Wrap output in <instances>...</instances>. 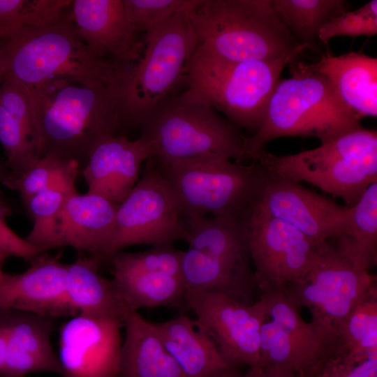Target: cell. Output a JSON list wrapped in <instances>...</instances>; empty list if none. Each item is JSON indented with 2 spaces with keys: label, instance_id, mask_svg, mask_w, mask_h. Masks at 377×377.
Segmentation results:
<instances>
[{
  "label": "cell",
  "instance_id": "cell-10",
  "mask_svg": "<svg viewBox=\"0 0 377 377\" xmlns=\"http://www.w3.org/2000/svg\"><path fill=\"white\" fill-rule=\"evenodd\" d=\"M192 9L177 13L163 27L145 35L141 57L131 68L124 125L141 127L152 110L185 79L186 65L198 45L190 18Z\"/></svg>",
  "mask_w": 377,
  "mask_h": 377
},
{
  "label": "cell",
  "instance_id": "cell-13",
  "mask_svg": "<svg viewBox=\"0 0 377 377\" xmlns=\"http://www.w3.org/2000/svg\"><path fill=\"white\" fill-rule=\"evenodd\" d=\"M249 246L260 290L286 291L316 263L320 248L287 222L255 205L246 219Z\"/></svg>",
  "mask_w": 377,
  "mask_h": 377
},
{
  "label": "cell",
  "instance_id": "cell-45",
  "mask_svg": "<svg viewBox=\"0 0 377 377\" xmlns=\"http://www.w3.org/2000/svg\"><path fill=\"white\" fill-rule=\"evenodd\" d=\"M8 171L7 170L6 165H3L0 162V184H2L5 178L8 176Z\"/></svg>",
  "mask_w": 377,
  "mask_h": 377
},
{
  "label": "cell",
  "instance_id": "cell-34",
  "mask_svg": "<svg viewBox=\"0 0 377 377\" xmlns=\"http://www.w3.org/2000/svg\"><path fill=\"white\" fill-rule=\"evenodd\" d=\"M0 143L6 157L9 177L24 172L41 158L38 141L0 104Z\"/></svg>",
  "mask_w": 377,
  "mask_h": 377
},
{
  "label": "cell",
  "instance_id": "cell-32",
  "mask_svg": "<svg viewBox=\"0 0 377 377\" xmlns=\"http://www.w3.org/2000/svg\"><path fill=\"white\" fill-rule=\"evenodd\" d=\"M354 256L369 269L376 263L377 182L350 207L346 236L341 237Z\"/></svg>",
  "mask_w": 377,
  "mask_h": 377
},
{
  "label": "cell",
  "instance_id": "cell-3",
  "mask_svg": "<svg viewBox=\"0 0 377 377\" xmlns=\"http://www.w3.org/2000/svg\"><path fill=\"white\" fill-rule=\"evenodd\" d=\"M293 61L289 64L291 77L279 80L262 126L244 138L245 155L253 161L268 142L279 138L313 137L324 144L362 127L325 76L311 64Z\"/></svg>",
  "mask_w": 377,
  "mask_h": 377
},
{
  "label": "cell",
  "instance_id": "cell-15",
  "mask_svg": "<svg viewBox=\"0 0 377 377\" xmlns=\"http://www.w3.org/2000/svg\"><path fill=\"white\" fill-rule=\"evenodd\" d=\"M255 206L290 224L318 245L348 233L350 207L291 180L269 174Z\"/></svg>",
  "mask_w": 377,
  "mask_h": 377
},
{
  "label": "cell",
  "instance_id": "cell-22",
  "mask_svg": "<svg viewBox=\"0 0 377 377\" xmlns=\"http://www.w3.org/2000/svg\"><path fill=\"white\" fill-rule=\"evenodd\" d=\"M312 68L327 77L341 102L360 119L377 116V59L362 52L330 51Z\"/></svg>",
  "mask_w": 377,
  "mask_h": 377
},
{
  "label": "cell",
  "instance_id": "cell-8",
  "mask_svg": "<svg viewBox=\"0 0 377 377\" xmlns=\"http://www.w3.org/2000/svg\"><path fill=\"white\" fill-rule=\"evenodd\" d=\"M290 56L272 61H230L198 45L186 68L188 88L235 126L254 134L262 126L272 94Z\"/></svg>",
  "mask_w": 377,
  "mask_h": 377
},
{
  "label": "cell",
  "instance_id": "cell-25",
  "mask_svg": "<svg viewBox=\"0 0 377 377\" xmlns=\"http://www.w3.org/2000/svg\"><path fill=\"white\" fill-rule=\"evenodd\" d=\"M181 278L186 289L222 294L251 304L260 290L253 267H246L210 256L193 249L183 251Z\"/></svg>",
  "mask_w": 377,
  "mask_h": 377
},
{
  "label": "cell",
  "instance_id": "cell-17",
  "mask_svg": "<svg viewBox=\"0 0 377 377\" xmlns=\"http://www.w3.org/2000/svg\"><path fill=\"white\" fill-rule=\"evenodd\" d=\"M61 256L40 253L24 272L7 273L0 282V308L52 318L77 315L68 300L66 264Z\"/></svg>",
  "mask_w": 377,
  "mask_h": 377
},
{
  "label": "cell",
  "instance_id": "cell-39",
  "mask_svg": "<svg viewBox=\"0 0 377 377\" xmlns=\"http://www.w3.org/2000/svg\"><path fill=\"white\" fill-rule=\"evenodd\" d=\"M314 377H377V355L357 360L333 354L321 364Z\"/></svg>",
  "mask_w": 377,
  "mask_h": 377
},
{
  "label": "cell",
  "instance_id": "cell-26",
  "mask_svg": "<svg viewBox=\"0 0 377 377\" xmlns=\"http://www.w3.org/2000/svg\"><path fill=\"white\" fill-rule=\"evenodd\" d=\"M101 260L88 256L66 264V294L77 314L119 319L124 322L129 311L112 279L99 272Z\"/></svg>",
  "mask_w": 377,
  "mask_h": 377
},
{
  "label": "cell",
  "instance_id": "cell-35",
  "mask_svg": "<svg viewBox=\"0 0 377 377\" xmlns=\"http://www.w3.org/2000/svg\"><path fill=\"white\" fill-rule=\"evenodd\" d=\"M182 254L183 251L177 250L172 244H163L154 246L142 252L119 251L109 260L113 269L163 274L181 278Z\"/></svg>",
  "mask_w": 377,
  "mask_h": 377
},
{
  "label": "cell",
  "instance_id": "cell-36",
  "mask_svg": "<svg viewBox=\"0 0 377 377\" xmlns=\"http://www.w3.org/2000/svg\"><path fill=\"white\" fill-rule=\"evenodd\" d=\"M200 0H123L128 22L137 31L150 34L177 13L194 8Z\"/></svg>",
  "mask_w": 377,
  "mask_h": 377
},
{
  "label": "cell",
  "instance_id": "cell-11",
  "mask_svg": "<svg viewBox=\"0 0 377 377\" xmlns=\"http://www.w3.org/2000/svg\"><path fill=\"white\" fill-rule=\"evenodd\" d=\"M177 200L151 157L142 176L119 204L105 259L127 246L172 244L186 239L185 221Z\"/></svg>",
  "mask_w": 377,
  "mask_h": 377
},
{
  "label": "cell",
  "instance_id": "cell-27",
  "mask_svg": "<svg viewBox=\"0 0 377 377\" xmlns=\"http://www.w3.org/2000/svg\"><path fill=\"white\" fill-rule=\"evenodd\" d=\"M246 219L187 218L185 241L190 249L237 265L253 267Z\"/></svg>",
  "mask_w": 377,
  "mask_h": 377
},
{
  "label": "cell",
  "instance_id": "cell-12",
  "mask_svg": "<svg viewBox=\"0 0 377 377\" xmlns=\"http://www.w3.org/2000/svg\"><path fill=\"white\" fill-rule=\"evenodd\" d=\"M286 292L260 293L266 313L260 330L258 364L297 377H314L333 354L332 344L313 323L302 318L300 309Z\"/></svg>",
  "mask_w": 377,
  "mask_h": 377
},
{
  "label": "cell",
  "instance_id": "cell-23",
  "mask_svg": "<svg viewBox=\"0 0 377 377\" xmlns=\"http://www.w3.org/2000/svg\"><path fill=\"white\" fill-rule=\"evenodd\" d=\"M154 325L186 377H226L239 369L223 359L213 340L187 315Z\"/></svg>",
  "mask_w": 377,
  "mask_h": 377
},
{
  "label": "cell",
  "instance_id": "cell-43",
  "mask_svg": "<svg viewBox=\"0 0 377 377\" xmlns=\"http://www.w3.org/2000/svg\"><path fill=\"white\" fill-rule=\"evenodd\" d=\"M226 377H297L296 375L283 371L274 369H265L257 364L249 367L244 374L236 370Z\"/></svg>",
  "mask_w": 377,
  "mask_h": 377
},
{
  "label": "cell",
  "instance_id": "cell-6",
  "mask_svg": "<svg viewBox=\"0 0 377 377\" xmlns=\"http://www.w3.org/2000/svg\"><path fill=\"white\" fill-rule=\"evenodd\" d=\"M154 162L187 218L212 214L216 218L246 219L269 177L257 161L244 165L219 157H202L169 163Z\"/></svg>",
  "mask_w": 377,
  "mask_h": 377
},
{
  "label": "cell",
  "instance_id": "cell-31",
  "mask_svg": "<svg viewBox=\"0 0 377 377\" xmlns=\"http://www.w3.org/2000/svg\"><path fill=\"white\" fill-rule=\"evenodd\" d=\"M334 353L357 360L377 355V290L355 308L340 327Z\"/></svg>",
  "mask_w": 377,
  "mask_h": 377
},
{
  "label": "cell",
  "instance_id": "cell-33",
  "mask_svg": "<svg viewBox=\"0 0 377 377\" xmlns=\"http://www.w3.org/2000/svg\"><path fill=\"white\" fill-rule=\"evenodd\" d=\"M71 3V0H0V38L24 27L49 23Z\"/></svg>",
  "mask_w": 377,
  "mask_h": 377
},
{
  "label": "cell",
  "instance_id": "cell-44",
  "mask_svg": "<svg viewBox=\"0 0 377 377\" xmlns=\"http://www.w3.org/2000/svg\"><path fill=\"white\" fill-rule=\"evenodd\" d=\"M8 256L0 252V282L3 280L6 275V272L3 271V264Z\"/></svg>",
  "mask_w": 377,
  "mask_h": 377
},
{
  "label": "cell",
  "instance_id": "cell-41",
  "mask_svg": "<svg viewBox=\"0 0 377 377\" xmlns=\"http://www.w3.org/2000/svg\"><path fill=\"white\" fill-rule=\"evenodd\" d=\"M10 214L11 209L0 200V252L8 257L14 256L29 261L43 252L25 238L17 235L8 226L6 219Z\"/></svg>",
  "mask_w": 377,
  "mask_h": 377
},
{
  "label": "cell",
  "instance_id": "cell-16",
  "mask_svg": "<svg viewBox=\"0 0 377 377\" xmlns=\"http://www.w3.org/2000/svg\"><path fill=\"white\" fill-rule=\"evenodd\" d=\"M119 319L77 314L59 330L62 377H117L122 343Z\"/></svg>",
  "mask_w": 377,
  "mask_h": 377
},
{
  "label": "cell",
  "instance_id": "cell-37",
  "mask_svg": "<svg viewBox=\"0 0 377 377\" xmlns=\"http://www.w3.org/2000/svg\"><path fill=\"white\" fill-rule=\"evenodd\" d=\"M377 33V1L371 0L354 11H346L327 22L318 40L327 43L334 37L374 36Z\"/></svg>",
  "mask_w": 377,
  "mask_h": 377
},
{
  "label": "cell",
  "instance_id": "cell-14",
  "mask_svg": "<svg viewBox=\"0 0 377 377\" xmlns=\"http://www.w3.org/2000/svg\"><path fill=\"white\" fill-rule=\"evenodd\" d=\"M182 307L213 340L231 366L251 367L259 360L260 330L265 317L262 297L246 304L222 294L186 289Z\"/></svg>",
  "mask_w": 377,
  "mask_h": 377
},
{
  "label": "cell",
  "instance_id": "cell-5",
  "mask_svg": "<svg viewBox=\"0 0 377 377\" xmlns=\"http://www.w3.org/2000/svg\"><path fill=\"white\" fill-rule=\"evenodd\" d=\"M151 158L169 163L202 157L247 158L243 136L237 126L189 88L160 102L141 126Z\"/></svg>",
  "mask_w": 377,
  "mask_h": 377
},
{
  "label": "cell",
  "instance_id": "cell-20",
  "mask_svg": "<svg viewBox=\"0 0 377 377\" xmlns=\"http://www.w3.org/2000/svg\"><path fill=\"white\" fill-rule=\"evenodd\" d=\"M118 207L96 194H73L57 217L51 249L70 246L104 260Z\"/></svg>",
  "mask_w": 377,
  "mask_h": 377
},
{
  "label": "cell",
  "instance_id": "cell-1",
  "mask_svg": "<svg viewBox=\"0 0 377 377\" xmlns=\"http://www.w3.org/2000/svg\"><path fill=\"white\" fill-rule=\"evenodd\" d=\"M130 72L119 80L97 87L65 79L32 87L18 85L29 102L41 157L53 154L85 165L95 144L106 135H115L124 126Z\"/></svg>",
  "mask_w": 377,
  "mask_h": 377
},
{
  "label": "cell",
  "instance_id": "cell-30",
  "mask_svg": "<svg viewBox=\"0 0 377 377\" xmlns=\"http://www.w3.org/2000/svg\"><path fill=\"white\" fill-rule=\"evenodd\" d=\"M292 36L306 49L317 50L320 29L347 10L345 0H271Z\"/></svg>",
  "mask_w": 377,
  "mask_h": 377
},
{
  "label": "cell",
  "instance_id": "cell-18",
  "mask_svg": "<svg viewBox=\"0 0 377 377\" xmlns=\"http://www.w3.org/2000/svg\"><path fill=\"white\" fill-rule=\"evenodd\" d=\"M73 21L90 54L95 58L133 65L141 57L144 43L127 20L123 0H73Z\"/></svg>",
  "mask_w": 377,
  "mask_h": 377
},
{
  "label": "cell",
  "instance_id": "cell-4",
  "mask_svg": "<svg viewBox=\"0 0 377 377\" xmlns=\"http://www.w3.org/2000/svg\"><path fill=\"white\" fill-rule=\"evenodd\" d=\"M190 18L198 45L223 60L272 61L306 50L292 36L271 0H200Z\"/></svg>",
  "mask_w": 377,
  "mask_h": 377
},
{
  "label": "cell",
  "instance_id": "cell-7",
  "mask_svg": "<svg viewBox=\"0 0 377 377\" xmlns=\"http://www.w3.org/2000/svg\"><path fill=\"white\" fill-rule=\"evenodd\" d=\"M254 161L272 176L306 182L351 207L377 182V133L361 127L295 154L276 156L263 150Z\"/></svg>",
  "mask_w": 377,
  "mask_h": 377
},
{
  "label": "cell",
  "instance_id": "cell-19",
  "mask_svg": "<svg viewBox=\"0 0 377 377\" xmlns=\"http://www.w3.org/2000/svg\"><path fill=\"white\" fill-rule=\"evenodd\" d=\"M151 156L149 144L140 136L135 140L124 135H109L91 149L82 175L87 193L121 203L140 178L144 161Z\"/></svg>",
  "mask_w": 377,
  "mask_h": 377
},
{
  "label": "cell",
  "instance_id": "cell-2",
  "mask_svg": "<svg viewBox=\"0 0 377 377\" xmlns=\"http://www.w3.org/2000/svg\"><path fill=\"white\" fill-rule=\"evenodd\" d=\"M70 8L49 23L24 27L0 38V81L5 78L22 87H32L65 79L97 87L128 75L132 65L90 54Z\"/></svg>",
  "mask_w": 377,
  "mask_h": 377
},
{
  "label": "cell",
  "instance_id": "cell-38",
  "mask_svg": "<svg viewBox=\"0 0 377 377\" xmlns=\"http://www.w3.org/2000/svg\"><path fill=\"white\" fill-rule=\"evenodd\" d=\"M65 160L53 154L45 155L20 175L7 176L2 184L17 191L24 204L48 186L54 172Z\"/></svg>",
  "mask_w": 377,
  "mask_h": 377
},
{
  "label": "cell",
  "instance_id": "cell-9",
  "mask_svg": "<svg viewBox=\"0 0 377 377\" xmlns=\"http://www.w3.org/2000/svg\"><path fill=\"white\" fill-rule=\"evenodd\" d=\"M337 247L328 241L320 248L311 269L287 287L288 297L300 309L308 307L313 323L332 342L355 308L376 290V276L357 259L343 240Z\"/></svg>",
  "mask_w": 377,
  "mask_h": 377
},
{
  "label": "cell",
  "instance_id": "cell-24",
  "mask_svg": "<svg viewBox=\"0 0 377 377\" xmlns=\"http://www.w3.org/2000/svg\"><path fill=\"white\" fill-rule=\"evenodd\" d=\"M124 327L117 377H186L165 349L154 323L131 311Z\"/></svg>",
  "mask_w": 377,
  "mask_h": 377
},
{
  "label": "cell",
  "instance_id": "cell-42",
  "mask_svg": "<svg viewBox=\"0 0 377 377\" xmlns=\"http://www.w3.org/2000/svg\"><path fill=\"white\" fill-rule=\"evenodd\" d=\"M11 310L0 308V377H3Z\"/></svg>",
  "mask_w": 377,
  "mask_h": 377
},
{
  "label": "cell",
  "instance_id": "cell-28",
  "mask_svg": "<svg viewBox=\"0 0 377 377\" xmlns=\"http://www.w3.org/2000/svg\"><path fill=\"white\" fill-rule=\"evenodd\" d=\"M79 168L77 162L64 161L48 186L24 204L33 220V227L24 238L42 252L51 249L57 217L68 198L77 192Z\"/></svg>",
  "mask_w": 377,
  "mask_h": 377
},
{
  "label": "cell",
  "instance_id": "cell-40",
  "mask_svg": "<svg viewBox=\"0 0 377 377\" xmlns=\"http://www.w3.org/2000/svg\"><path fill=\"white\" fill-rule=\"evenodd\" d=\"M0 104L7 112L39 142L27 98L23 90L8 79L1 80Z\"/></svg>",
  "mask_w": 377,
  "mask_h": 377
},
{
  "label": "cell",
  "instance_id": "cell-21",
  "mask_svg": "<svg viewBox=\"0 0 377 377\" xmlns=\"http://www.w3.org/2000/svg\"><path fill=\"white\" fill-rule=\"evenodd\" d=\"M54 328L52 318L11 310L3 377H25L36 372L62 376L51 343Z\"/></svg>",
  "mask_w": 377,
  "mask_h": 377
},
{
  "label": "cell",
  "instance_id": "cell-29",
  "mask_svg": "<svg viewBox=\"0 0 377 377\" xmlns=\"http://www.w3.org/2000/svg\"><path fill=\"white\" fill-rule=\"evenodd\" d=\"M114 286L129 311L143 308L182 306L186 291L179 277L163 274L112 270Z\"/></svg>",
  "mask_w": 377,
  "mask_h": 377
}]
</instances>
